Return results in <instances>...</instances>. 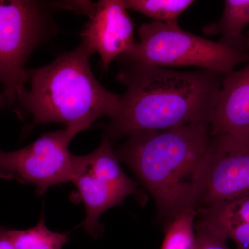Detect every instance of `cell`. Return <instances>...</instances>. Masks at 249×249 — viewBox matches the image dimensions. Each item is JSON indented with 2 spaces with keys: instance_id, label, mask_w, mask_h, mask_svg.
<instances>
[{
  "instance_id": "6da1fadb",
  "label": "cell",
  "mask_w": 249,
  "mask_h": 249,
  "mask_svg": "<svg viewBox=\"0 0 249 249\" xmlns=\"http://www.w3.org/2000/svg\"><path fill=\"white\" fill-rule=\"evenodd\" d=\"M118 81L127 87L119 112L105 125L116 139L210 122L224 76L207 70L181 71L149 65H120Z\"/></svg>"
},
{
  "instance_id": "7a4b0ae2",
  "label": "cell",
  "mask_w": 249,
  "mask_h": 249,
  "mask_svg": "<svg viewBox=\"0 0 249 249\" xmlns=\"http://www.w3.org/2000/svg\"><path fill=\"white\" fill-rule=\"evenodd\" d=\"M213 137L209 122L129 136L115 151L148 190L162 217L173 220L200 197Z\"/></svg>"
},
{
  "instance_id": "3957f363",
  "label": "cell",
  "mask_w": 249,
  "mask_h": 249,
  "mask_svg": "<svg viewBox=\"0 0 249 249\" xmlns=\"http://www.w3.org/2000/svg\"><path fill=\"white\" fill-rule=\"evenodd\" d=\"M94 53L82 40L52 63L28 70L30 88L19 100L23 110L33 118L26 132L36 125L61 123L77 135L100 118L111 119L117 114L121 96L108 91L96 79L89 62Z\"/></svg>"
},
{
  "instance_id": "277c9868",
  "label": "cell",
  "mask_w": 249,
  "mask_h": 249,
  "mask_svg": "<svg viewBox=\"0 0 249 249\" xmlns=\"http://www.w3.org/2000/svg\"><path fill=\"white\" fill-rule=\"evenodd\" d=\"M59 10H70L69 1L0 0V83L10 104L27 90L31 54L58 32L53 14Z\"/></svg>"
},
{
  "instance_id": "5b68a950",
  "label": "cell",
  "mask_w": 249,
  "mask_h": 249,
  "mask_svg": "<svg viewBox=\"0 0 249 249\" xmlns=\"http://www.w3.org/2000/svg\"><path fill=\"white\" fill-rule=\"evenodd\" d=\"M140 41L119 58L120 65L196 67L223 76L249 61V52L230 48L181 29L178 24L155 22L139 27Z\"/></svg>"
},
{
  "instance_id": "8992f818",
  "label": "cell",
  "mask_w": 249,
  "mask_h": 249,
  "mask_svg": "<svg viewBox=\"0 0 249 249\" xmlns=\"http://www.w3.org/2000/svg\"><path fill=\"white\" fill-rule=\"evenodd\" d=\"M75 136L62 129L42 134L20 150H0V178L35 185L39 196L49 187L71 181L73 155L69 145Z\"/></svg>"
},
{
  "instance_id": "52a82bcc",
  "label": "cell",
  "mask_w": 249,
  "mask_h": 249,
  "mask_svg": "<svg viewBox=\"0 0 249 249\" xmlns=\"http://www.w3.org/2000/svg\"><path fill=\"white\" fill-rule=\"evenodd\" d=\"M204 186L196 206L209 209L249 193V134L212 136Z\"/></svg>"
},
{
  "instance_id": "ba28073f",
  "label": "cell",
  "mask_w": 249,
  "mask_h": 249,
  "mask_svg": "<svg viewBox=\"0 0 249 249\" xmlns=\"http://www.w3.org/2000/svg\"><path fill=\"white\" fill-rule=\"evenodd\" d=\"M134 27L124 0H101L80 35L107 69L135 44Z\"/></svg>"
},
{
  "instance_id": "9c48e42d",
  "label": "cell",
  "mask_w": 249,
  "mask_h": 249,
  "mask_svg": "<svg viewBox=\"0 0 249 249\" xmlns=\"http://www.w3.org/2000/svg\"><path fill=\"white\" fill-rule=\"evenodd\" d=\"M243 68L224 76L210 120L212 136L249 134V60Z\"/></svg>"
},
{
  "instance_id": "30bf717a",
  "label": "cell",
  "mask_w": 249,
  "mask_h": 249,
  "mask_svg": "<svg viewBox=\"0 0 249 249\" xmlns=\"http://www.w3.org/2000/svg\"><path fill=\"white\" fill-rule=\"evenodd\" d=\"M71 181L76 185L79 197L86 209L85 231L95 238L103 231V227L99 223L103 213L120 205L127 196L137 193L91 173L82 164L76 155H73Z\"/></svg>"
},
{
  "instance_id": "8fae6325",
  "label": "cell",
  "mask_w": 249,
  "mask_h": 249,
  "mask_svg": "<svg viewBox=\"0 0 249 249\" xmlns=\"http://www.w3.org/2000/svg\"><path fill=\"white\" fill-rule=\"evenodd\" d=\"M249 24V0H226L219 22L203 28L206 35H220L219 42L239 52L246 50L244 31Z\"/></svg>"
},
{
  "instance_id": "7c38bea8",
  "label": "cell",
  "mask_w": 249,
  "mask_h": 249,
  "mask_svg": "<svg viewBox=\"0 0 249 249\" xmlns=\"http://www.w3.org/2000/svg\"><path fill=\"white\" fill-rule=\"evenodd\" d=\"M9 231L16 249H62L69 240L67 234L49 230L43 216L36 227L25 230L9 229Z\"/></svg>"
},
{
  "instance_id": "4fadbf2b",
  "label": "cell",
  "mask_w": 249,
  "mask_h": 249,
  "mask_svg": "<svg viewBox=\"0 0 249 249\" xmlns=\"http://www.w3.org/2000/svg\"><path fill=\"white\" fill-rule=\"evenodd\" d=\"M127 10H133L152 21L178 24V18L191 6L193 0H124Z\"/></svg>"
},
{
  "instance_id": "5bb4252c",
  "label": "cell",
  "mask_w": 249,
  "mask_h": 249,
  "mask_svg": "<svg viewBox=\"0 0 249 249\" xmlns=\"http://www.w3.org/2000/svg\"><path fill=\"white\" fill-rule=\"evenodd\" d=\"M196 209H187L170 221L160 249H196Z\"/></svg>"
},
{
  "instance_id": "9a60e30c",
  "label": "cell",
  "mask_w": 249,
  "mask_h": 249,
  "mask_svg": "<svg viewBox=\"0 0 249 249\" xmlns=\"http://www.w3.org/2000/svg\"><path fill=\"white\" fill-rule=\"evenodd\" d=\"M195 231L196 249H231L227 245L228 239L222 231L204 214L195 224Z\"/></svg>"
},
{
  "instance_id": "2e32d148",
  "label": "cell",
  "mask_w": 249,
  "mask_h": 249,
  "mask_svg": "<svg viewBox=\"0 0 249 249\" xmlns=\"http://www.w3.org/2000/svg\"><path fill=\"white\" fill-rule=\"evenodd\" d=\"M9 229L0 227V249H16L9 235Z\"/></svg>"
},
{
  "instance_id": "e0dca14e",
  "label": "cell",
  "mask_w": 249,
  "mask_h": 249,
  "mask_svg": "<svg viewBox=\"0 0 249 249\" xmlns=\"http://www.w3.org/2000/svg\"><path fill=\"white\" fill-rule=\"evenodd\" d=\"M245 37L246 50H247V52L249 53V31L247 33V36H245Z\"/></svg>"
},
{
  "instance_id": "ac0fdd59",
  "label": "cell",
  "mask_w": 249,
  "mask_h": 249,
  "mask_svg": "<svg viewBox=\"0 0 249 249\" xmlns=\"http://www.w3.org/2000/svg\"><path fill=\"white\" fill-rule=\"evenodd\" d=\"M6 98H5L4 95L0 93V108H1L4 106V103L6 102Z\"/></svg>"
}]
</instances>
